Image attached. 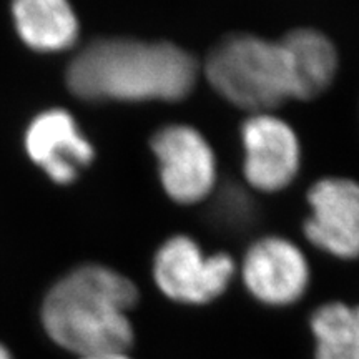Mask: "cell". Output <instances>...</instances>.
<instances>
[{"label": "cell", "instance_id": "8", "mask_svg": "<svg viewBox=\"0 0 359 359\" xmlns=\"http://www.w3.org/2000/svg\"><path fill=\"white\" fill-rule=\"evenodd\" d=\"M246 290L269 306H288L303 298L309 285V264L303 251L281 236L255 241L241 263Z\"/></svg>", "mask_w": 359, "mask_h": 359}, {"label": "cell", "instance_id": "5", "mask_svg": "<svg viewBox=\"0 0 359 359\" xmlns=\"http://www.w3.org/2000/svg\"><path fill=\"white\" fill-rule=\"evenodd\" d=\"M150 148L170 200L195 205L212 195L217 185V158L203 133L190 125H167L151 137Z\"/></svg>", "mask_w": 359, "mask_h": 359}, {"label": "cell", "instance_id": "9", "mask_svg": "<svg viewBox=\"0 0 359 359\" xmlns=\"http://www.w3.org/2000/svg\"><path fill=\"white\" fill-rule=\"evenodd\" d=\"M25 150L30 160L58 185H70L95 158L92 143L69 111L45 110L35 116L25 132Z\"/></svg>", "mask_w": 359, "mask_h": 359}, {"label": "cell", "instance_id": "1", "mask_svg": "<svg viewBox=\"0 0 359 359\" xmlns=\"http://www.w3.org/2000/svg\"><path fill=\"white\" fill-rule=\"evenodd\" d=\"M198 65L172 42L98 39L67 70V85L87 102H178L195 88Z\"/></svg>", "mask_w": 359, "mask_h": 359}, {"label": "cell", "instance_id": "13", "mask_svg": "<svg viewBox=\"0 0 359 359\" xmlns=\"http://www.w3.org/2000/svg\"><path fill=\"white\" fill-rule=\"evenodd\" d=\"M80 359H130L127 353H120V351H114V353H100V354H90V356H83Z\"/></svg>", "mask_w": 359, "mask_h": 359}, {"label": "cell", "instance_id": "14", "mask_svg": "<svg viewBox=\"0 0 359 359\" xmlns=\"http://www.w3.org/2000/svg\"><path fill=\"white\" fill-rule=\"evenodd\" d=\"M0 359H12V354L8 349L4 346L2 343H0Z\"/></svg>", "mask_w": 359, "mask_h": 359}, {"label": "cell", "instance_id": "3", "mask_svg": "<svg viewBox=\"0 0 359 359\" xmlns=\"http://www.w3.org/2000/svg\"><path fill=\"white\" fill-rule=\"evenodd\" d=\"M203 70L215 92L251 115L293 98L290 60L280 40L231 34L210 50Z\"/></svg>", "mask_w": 359, "mask_h": 359}, {"label": "cell", "instance_id": "12", "mask_svg": "<svg viewBox=\"0 0 359 359\" xmlns=\"http://www.w3.org/2000/svg\"><path fill=\"white\" fill-rule=\"evenodd\" d=\"M316 339L314 359H359V304L326 303L309 320Z\"/></svg>", "mask_w": 359, "mask_h": 359}, {"label": "cell", "instance_id": "11", "mask_svg": "<svg viewBox=\"0 0 359 359\" xmlns=\"http://www.w3.org/2000/svg\"><path fill=\"white\" fill-rule=\"evenodd\" d=\"M17 34L35 52L53 53L74 47L80 22L70 0H12Z\"/></svg>", "mask_w": 359, "mask_h": 359}, {"label": "cell", "instance_id": "4", "mask_svg": "<svg viewBox=\"0 0 359 359\" xmlns=\"http://www.w3.org/2000/svg\"><path fill=\"white\" fill-rule=\"evenodd\" d=\"M236 271L228 253L205 255L187 235L168 238L156 251L154 280L167 298L177 303L205 304L224 293Z\"/></svg>", "mask_w": 359, "mask_h": 359}, {"label": "cell", "instance_id": "2", "mask_svg": "<svg viewBox=\"0 0 359 359\" xmlns=\"http://www.w3.org/2000/svg\"><path fill=\"white\" fill-rule=\"evenodd\" d=\"M138 288L122 273L102 264L72 269L45 296L42 323L58 346L80 358L127 353L133 343L130 311Z\"/></svg>", "mask_w": 359, "mask_h": 359}, {"label": "cell", "instance_id": "6", "mask_svg": "<svg viewBox=\"0 0 359 359\" xmlns=\"http://www.w3.org/2000/svg\"><path fill=\"white\" fill-rule=\"evenodd\" d=\"M243 177L253 190L275 193L296 178L302 163V148L293 127L280 116L253 114L241 127Z\"/></svg>", "mask_w": 359, "mask_h": 359}, {"label": "cell", "instance_id": "7", "mask_svg": "<svg viewBox=\"0 0 359 359\" xmlns=\"http://www.w3.org/2000/svg\"><path fill=\"white\" fill-rule=\"evenodd\" d=\"M308 205L303 231L309 243L331 257L359 258V182L323 178L309 188Z\"/></svg>", "mask_w": 359, "mask_h": 359}, {"label": "cell", "instance_id": "10", "mask_svg": "<svg viewBox=\"0 0 359 359\" xmlns=\"http://www.w3.org/2000/svg\"><path fill=\"white\" fill-rule=\"evenodd\" d=\"M280 42L290 60L293 98L313 100L323 95L338 72V52L333 40L321 30L298 27Z\"/></svg>", "mask_w": 359, "mask_h": 359}]
</instances>
